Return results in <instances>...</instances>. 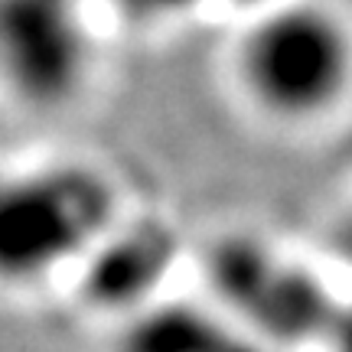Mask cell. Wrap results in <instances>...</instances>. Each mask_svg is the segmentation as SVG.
<instances>
[{"mask_svg":"<svg viewBox=\"0 0 352 352\" xmlns=\"http://www.w3.org/2000/svg\"><path fill=\"white\" fill-rule=\"evenodd\" d=\"M329 340H333L336 352H352V300L346 303V307H340V314H336V323H333Z\"/></svg>","mask_w":352,"mask_h":352,"instance_id":"cell-8","label":"cell"},{"mask_svg":"<svg viewBox=\"0 0 352 352\" xmlns=\"http://www.w3.org/2000/svg\"><path fill=\"white\" fill-rule=\"evenodd\" d=\"M261 340L235 327L219 307L157 300L127 316L118 352H267Z\"/></svg>","mask_w":352,"mask_h":352,"instance_id":"cell-6","label":"cell"},{"mask_svg":"<svg viewBox=\"0 0 352 352\" xmlns=\"http://www.w3.org/2000/svg\"><path fill=\"white\" fill-rule=\"evenodd\" d=\"M179 261V239L170 222H114L78 264L76 280L85 303L108 314L134 316L160 300L166 277Z\"/></svg>","mask_w":352,"mask_h":352,"instance_id":"cell-5","label":"cell"},{"mask_svg":"<svg viewBox=\"0 0 352 352\" xmlns=\"http://www.w3.org/2000/svg\"><path fill=\"white\" fill-rule=\"evenodd\" d=\"M212 3H222L228 10H239V13H245V16H252V13H261V10H267V7H274L277 0H212Z\"/></svg>","mask_w":352,"mask_h":352,"instance_id":"cell-9","label":"cell"},{"mask_svg":"<svg viewBox=\"0 0 352 352\" xmlns=\"http://www.w3.org/2000/svg\"><path fill=\"white\" fill-rule=\"evenodd\" d=\"M241 95L274 121H314L352 85V30L316 0L245 16L232 59Z\"/></svg>","mask_w":352,"mask_h":352,"instance_id":"cell-2","label":"cell"},{"mask_svg":"<svg viewBox=\"0 0 352 352\" xmlns=\"http://www.w3.org/2000/svg\"><path fill=\"white\" fill-rule=\"evenodd\" d=\"M118 222L108 176L76 160L0 173V284L36 287L78 264Z\"/></svg>","mask_w":352,"mask_h":352,"instance_id":"cell-1","label":"cell"},{"mask_svg":"<svg viewBox=\"0 0 352 352\" xmlns=\"http://www.w3.org/2000/svg\"><path fill=\"white\" fill-rule=\"evenodd\" d=\"M111 3L127 20L157 26V23H173L179 16H189V13L209 7L212 0H111Z\"/></svg>","mask_w":352,"mask_h":352,"instance_id":"cell-7","label":"cell"},{"mask_svg":"<svg viewBox=\"0 0 352 352\" xmlns=\"http://www.w3.org/2000/svg\"><path fill=\"white\" fill-rule=\"evenodd\" d=\"M349 241H352V235H349Z\"/></svg>","mask_w":352,"mask_h":352,"instance_id":"cell-11","label":"cell"},{"mask_svg":"<svg viewBox=\"0 0 352 352\" xmlns=\"http://www.w3.org/2000/svg\"><path fill=\"white\" fill-rule=\"evenodd\" d=\"M206 280L222 314L264 346L287 349L329 336L340 307L310 271L284 261L252 235L215 241L206 258Z\"/></svg>","mask_w":352,"mask_h":352,"instance_id":"cell-3","label":"cell"},{"mask_svg":"<svg viewBox=\"0 0 352 352\" xmlns=\"http://www.w3.org/2000/svg\"><path fill=\"white\" fill-rule=\"evenodd\" d=\"M95 69L82 0H0V85L33 111H59Z\"/></svg>","mask_w":352,"mask_h":352,"instance_id":"cell-4","label":"cell"},{"mask_svg":"<svg viewBox=\"0 0 352 352\" xmlns=\"http://www.w3.org/2000/svg\"><path fill=\"white\" fill-rule=\"evenodd\" d=\"M271 352H280V349H271Z\"/></svg>","mask_w":352,"mask_h":352,"instance_id":"cell-10","label":"cell"}]
</instances>
